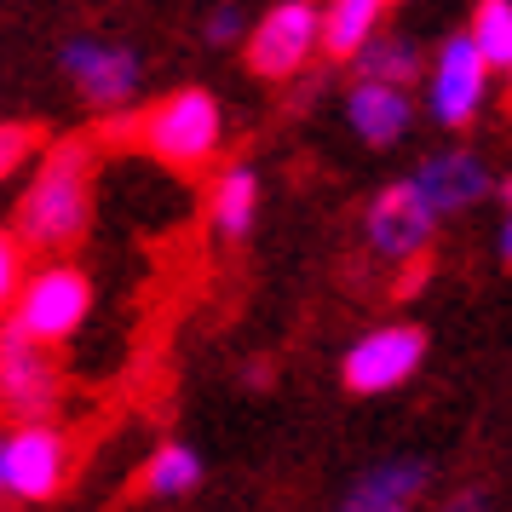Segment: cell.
<instances>
[{
	"instance_id": "7c38bea8",
	"label": "cell",
	"mask_w": 512,
	"mask_h": 512,
	"mask_svg": "<svg viewBox=\"0 0 512 512\" xmlns=\"http://www.w3.org/2000/svg\"><path fill=\"white\" fill-rule=\"evenodd\" d=\"M426 489V466L420 461H392V466H374L363 484L346 495L340 512H380V507H415V495Z\"/></svg>"
},
{
	"instance_id": "44dd1931",
	"label": "cell",
	"mask_w": 512,
	"mask_h": 512,
	"mask_svg": "<svg viewBox=\"0 0 512 512\" xmlns=\"http://www.w3.org/2000/svg\"><path fill=\"white\" fill-rule=\"evenodd\" d=\"M438 512H489V495H484V489H455Z\"/></svg>"
},
{
	"instance_id": "7402d4cb",
	"label": "cell",
	"mask_w": 512,
	"mask_h": 512,
	"mask_svg": "<svg viewBox=\"0 0 512 512\" xmlns=\"http://www.w3.org/2000/svg\"><path fill=\"white\" fill-rule=\"evenodd\" d=\"M236 24H242V18H236V6H225V12H213V18H208V35H213V41H231Z\"/></svg>"
},
{
	"instance_id": "7a4b0ae2",
	"label": "cell",
	"mask_w": 512,
	"mask_h": 512,
	"mask_svg": "<svg viewBox=\"0 0 512 512\" xmlns=\"http://www.w3.org/2000/svg\"><path fill=\"white\" fill-rule=\"evenodd\" d=\"M219 133H225V121H219V104L208 93H167L150 116L139 121V144L150 156H162L173 167H202L213 162V150H219Z\"/></svg>"
},
{
	"instance_id": "30bf717a",
	"label": "cell",
	"mask_w": 512,
	"mask_h": 512,
	"mask_svg": "<svg viewBox=\"0 0 512 512\" xmlns=\"http://www.w3.org/2000/svg\"><path fill=\"white\" fill-rule=\"evenodd\" d=\"M64 70H70L75 87L93 98V104H104V110L127 104L133 87H139V58L127 47H104V41H75V47L64 52Z\"/></svg>"
},
{
	"instance_id": "ffe728a7",
	"label": "cell",
	"mask_w": 512,
	"mask_h": 512,
	"mask_svg": "<svg viewBox=\"0 0 512 512\" xmlns=\"http://www.w3.org/2000/svg\"><path fill=\"white\" fill-rule=\"evenodd\" d=\"M18 288H24V242L0 231V305L18 300Z\"/></svg>"
},
{
	"instance_id": "5b68a950",
	"label": "cell",
	"mask_w": 512,
	"mask_h": 512,
	"mask_svg": "<svg viewBox=\"0 0 512 512\" xmlns=\"http://www.w3.org/2000/svg\"><path fill=\"white\" fill-rule=\"evenodd\" d=\"M0 403L18 420H47V409L58 403V369H52L47 346L24 340L18 328H0Z\"/></svg>"
},
{
	"instance_id": "9c48e42d",
	"label": "cell",
	"mask_w": 512,
	"mask_h": 512,
	"mask_svg": "<svg viewBox=\"0 0 512 512\" xmlns=\"http://www.w3.org/2000/svg\"><path fill=\"white\" fill-rule=\"evenodd\" d=\"M484 87H489V64L472 52V41H443L438 52V70H432V110L438 121L449 127H466V121L478 116V104H484Z\"/></svg>"
},
{
	"instance_id": "e0dca14e",
	"label": "cell",
	"mask_w": 512,
	"mask_h": 512,
	"mask_svg": "<svg viewBox=\"0 0 512 512\" xmlns=\"http://www.w3.org/2000/svg\"><path fill=\"white\" fill-rule=\"evenodd\" d=\"M466 41H472V52L484 58L489 70H507L512 64V6L507 0H478Z\"/></svg>"
},
{
	"instance_id": "cb8c5ba5",
	"label": "cell",
	"mask_w": 512,
	"mask_h": 512,
	"mask_svg": "<svg viewBox=\"0 0 512 512\" xmlns=\"http://www.w3.org/2000/svg\"><path fill=\"white\" fill-rule=\"evenodd\" d=\"M0 495H6V489H0Z\"/></svg>"
},
{
	"instance_id": "9a60e30c",
	"label": "cell",
	"mask_w": 512,
	"mask_h": 512,
	"mask_svg": "<svg viewBox=\"0 0 512 512\" xmlns=\"http://www.w3.org/2000/svg\"><path fill=\"white\" fill-rule=\"evenodd\" d=\"M254 208H259V179L248 167H225L219 185H213V225L225 236H242L254 225Z\"/></svg>"
},
{
	"instance_id": "ba28073f",
	"label": "cell",
	"mask_w": 512,
	"mask_h": 512,
	"mask_svg": "<svg viewBox=\"0 0 512 512\" xmlns=\"http://www.w3.org/2000/svg\"><path fill=\"white\" fill-rule=\"evenodd\" d=\"M420 351H426L420 328H374V334H363L346 351V386L363 397L392 392V386H403L420 369Z\"/></svg>"
},
{
	"instance_id": "603a6c76",
	"label": "cell",
	"mask_w": 512,
	"mask_h": 512,
	"mask_svg": "<svg viewBox=\"0 0 512 512\" xmlns=\"http://www.w3.org/2000/svg\"><path fill=\"white\" fill-rule=\"evenodd\" d=\"M380 512H409V507H380Z\"/></svg>"
},
{
	"instance_id": "277c9868",
	"label": "cell",
	"mask_w": 512,
	"mask_h": 512,
	"mask_svg": "<svg viewBox=\"0 0 512 512\" xmlns=\"http://www.w3.org/2000/svg\"><path fill=\"white\" fill-rule=\"evenodd\" d=\"M70 478V438L47 420H24L12 438L0 443V489L18 501H52Z\"/></svg>"
},
{
	"instance_id": "8992f818",
	"label": "cell",
	"mask_w": 512,
	"mask_h": 512,
	"mask_svg": "<svg viewBox=\"0 0 512 512\" xmlns=\"http://www.w3.org/2000/svg\"><path fill=\"white\" fill-rule=\"evenodd\" d=\"M317 29H323V12L311 0H282L259 18L254 41H248V58H254L259 75H294L305 70V58L317 52Z\"/></svg>"
},
{
	"instance_id": "2e32d148",
	"label": "cell",
	"mask_w": 512,
	"mask_h": 512,
	"mask_svg": "<svg viewBox=\"0 0 512 512\" xmlns=\"http://www.w3.org/2000/svg\"><path fill=\"white\" fill-rule=\"evenodd\" d=\"M363 81H386V87H403V81H415L420 75V52L409 41H397V35H369L363 47Z\"/></svg>"
},
{
	"instance_id": "3957f363",
	"label": "cell",
	"mask_w": 512,
	"mask_h": 512,
	"mask_svg": "<svg viewBox=\"0 0 512 512\" xmlns=\"http://www.w3.org/2000/svg\"><path fill=\"white\" fill-rule=\"evenodd\" d=\"M12 305H18L12 328L24 340H35V346H52V340H70L75 328H81L87 305H93V288H87V277L75 265H47V271L24 277Z\"/></svg>"
},
{
	"instance_id": "6da1fadb",
	"label": "cell",
	"mask_w": 512,
	"mask_h": 512,
	"mask_svg": "<svg viewBox=\"0 0 512 512\" xmlns=\"http://www.w3.org/2000/svg\"><path fill=\"white\" fill-rule=\"evenodd\" d=\"M87 208H93V150L81 139L52 144L18 202V242L41 254H64L87 231Z\"/></svg>"
},
{
	"instance_id": "4fadbf2b",
	"label": "cell",
	"mask_w": 512,
	"mask_h": 512,
	"mask_svg": "<svg viewBox=\"0 0 512 512\" xmlns=\"http://www.w3.org/2000/svg\"><path fill=\"white\" fill-rule=\"evenodd\" d=\"M351 127L369 144H392L403 127H409V98L403 87H386V81H363L351 93Z\"/></svg>"
},
{
	"instance_id": "52a82bcc",
	"label": "cell",
	"mask_w": 512,
	"mask_h": 512,
	"mask_svg": "<svg viewBox=\"0 0 512 512\" xmlns=\"http://www.w3.org/2000/svg\"><path fill=\"white\" fill-rule=\"evenodd\" d=\"M432 225H438V213H426L415 185H386L369 202V248L380 259H397V265L420 259L432 242Z\"/></svg>"
},
{
	"instance_id": "5bb4252c",
	"label": "cell",
	"mask_w": 512,
	"mask_h": 512,
	"mask_svg": "<svg viewBox=\"0 0 512 512\" xmlns=\"http://www.w3.org/2000/svg\"><path fill=\"white\" fill-rule=\"evenodd\" d=\"M386 6L392 0H334L323 12V29H317V41H323L334 58H357V47L380 35V18H386Z\"/></svg>"
},
{
	"instance_id": "d6986e66",
	"label": "cell",
	"mask_w": 512,
	"mask_h": 512,
	"mask_svg": "<svg viewBox=\"0 0 512 512\" xmlns=\"http://www.w3.org/2000/svg\"><path fill=\"white\" fill-rule=\"evenodd\" d=\"M35 144H41V139H35V127H18V121H6V127H0V185L29 162V150H35Z\"/></svg>"
},
{
	"instance_id": "8fae6325",
	"label": "cell",
	"mask_w": 512,
	"mask_h": 512,
	"mask_svg": "<svg viewBox=\"0 0 512 512\" xmlns=\"http://www.w3.org/2000/svg\"><path fill=\"white\" fill-rule=\"evenodd\" d=\"M409 185L426 202V213H461L489 196V167L472 150H455V156H432Z\"/></svg>"
},
{
	"instance_id": "ac0fdd59",
	"label": "cell",
	"mask_w": 512,
	"mask_h": 512,
	"mask_svg": "<svg viewBox=\"0 0 512 512\" xmlns=\"http://www.w3.org/2000/svg\"><path fill=\"white\" fill-rule=\"evenodd\" d=\"M196 478H202V461L190 455L185 443L156 449L150 466H144V489H150V495H185V489H196Z\"/></svg>"
}]
</instances>
